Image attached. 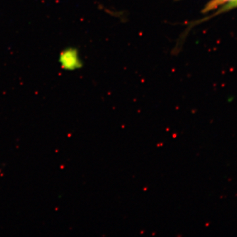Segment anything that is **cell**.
I'll use <instances>...</instances> for the list:
<instances>
[{"label":"cell","instance_id":"2","mask_svg":"<svg viewBox=\"0 0 237 237\" xmlns=\"http://www.w3.org/2000/svg\"><path fill=\"white\" fill-rule=\"evenodd\" d=\"M235 7H237V0H235L233 3H231L230 4L227 5V6H225L221 9V11H225V10H228V9H230L231 8H233Z\"/></svg>","mask_w":237,"mask_h":237},{"label":"cell","instance_id":"3","mask_svg":"<svg viewBox=\"0 0 237 237\" xmlns=\"http://www.w3.org/2000/svg\"><path fill=\"white\" fill-rule=\"evenodd\" d=\"M175 1H179V0H175Z\"/></svg>","mask_w":237,"mask_h":237},{"label":"cell","instance_id":"1","mask_svg":"<svg viewBox=\"0 0 237 237\" xmlns=\"http://www.w3.org/2000/svg\"><path fill=\"white\" fill-rule=\"evenodd\" d=\"M234 1L235 0H213L206 5V7L203 10V12H208V11H211L213 9H216L220 5H225V6H227V5L230 4L231 3H233Z\"/></svg>","mask_w":237,"mask_h":237}]
</instances>
